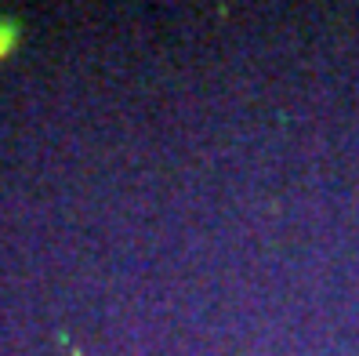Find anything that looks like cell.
Here are the masks:
<instances>
[{
	"mask_svg": "<svg viewBox=\"0 0 359 356\" xmlns=\"http://www.w3.org/2000/svg\"><path fill=\"white\" fill-rule=\"evenodd\" d=\"M18 44V26L11 22V18H0V58L11 55Z\"/></svg>",
	"mask_w": 359,
	"mask_h": 356,
	"instance_id": "6da1fadb",
	"label": "cell"
}]
</instances>
